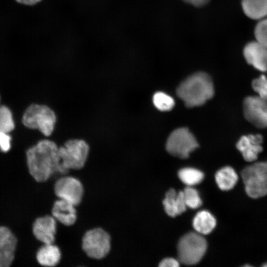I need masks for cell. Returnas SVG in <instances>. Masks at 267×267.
Wrapping results in <instances>:
<instances>
[{"label": "cell", "mask_w": 267, "mask_h": 267, "mask_svg": "<svg viewBox=\"0 0 267 267\" xmlns=\"http://www.w3.org/2000/svg\"><path fill=\"white\" fill-rule=\"evenodd\" d=\"M59 144L52 137H42L26 151L29 174L37 182L56 180L66 175L61 166Z\"/></svg>", "instance_id": "cell-1"}, {"label": "cell", "mask_w": 267, "mask_h": 267, "mask_svg": "<svg viewBox=\"0 0 267 267\" xmlns=\"http://www.w3.org/2000/svg\"><path fill=\"white\" fill-rule=\"evenodd\" d=\"M177 93L187 107L200 106L213 96L214 85L208 74L198 72L181 82L177 89Z\"/></svg>", "instance_id": "cell-2"}, {"label": "cell", "mask_w": 267, "mask_h": 267, "mask_svg": "<svg viewBox=\"0 0 267 267\" xmlns=\"http://www.w3.org/2000/svg\"><path fill=\"white\" fill-rule=\"evenodd\" d=\"M58 122L56 111L45 102H34L29 104L22 118V123L26 128L37 131L46 137L53 135Z\"/></svg>", "instance_id": "cell-3"}, {"label": "cell", "mask_w": 267, "mask_h": 267, "mask_svg": "<svg viewBox=\"0 0 267 267\" xmlns=\"http://www.w3.org/2000/svg\"><path fill=\"white\" fill-rule=\"evenodd\" d=\"M61 166L66 175L82 169L91 151V144L85 137L72 136L59 144Z\"/></svg>", "instance_id": "cell-4"}, {"label": "cell", "mask_w": 267, "mask_h": 267, "mask_svg": "<svg viewBox=\"0 0 267 267\" xmlns=\"http://www.w3.org/2000/svg\"><path fill=\"white\" fill-rule=\"evenodd\" d=\"M245 193L252 199L267 195V163L254 162L245 167L241 172Z\"/></svg>", "instance_id": "cell-5"}, {"label": "cell", "mask_w": 267, "mask_h": 267, "mask_svg": "<svg viewBox=\"0 0 267 267\" xmlns=\"http://www.w3.org/2000/svg\"><path fill=\"white\" fill-rule=\"evenodd\" d=\"M112 238L110 234L101 227L87 230L82 238V248L88 257L95 260L105 258L110 253Z\"/></svg>", "instance_id": "cell-6"}, {"label": "cell", "mask_w": 267, "mask_h": 267, "mask_svg": "<svg viewBox=\"0 0 267 267\" xmlns=\"http://www.w3.org/2000/svg\"><path fill=\"white\" fill-rule=\"evenodd\" d=\"M178 260L185 265L197 264L204 256L207 243L202 234L190 232L179 239L178 244Z\"/></svg>", "instance_id": "cell-7"}, {"label": "cell", "mask_w": 267, "mask_h": 267, "mask_svg": "<svg viewBox=\"0 0 267 267\" xmlns=\"http://www.w3.org/2000/svg\"><path fill=\"white\" fill-rule=\"evenodd\" d=\"M54 192L58 199L66 200L77 207L84 198L85 188L79 178L68 174L55 180Z\"/></svg>", "instance_id": "cell-8"}, {"label": "cell", "mask_w": 267, "mask_h": 267, "mask_svg": "<svg viewBox=\"0 0 267 267\" xmlns=\"http://www.w3.org/2000/svg\"><path fill=\"white\" fill-rule=\"evenodd\" d=\"M198 147V143L195 137L185 128H178L172 132L166 145L169 153L182 159L187 158Z\"/></svg>", "instance_id": "cell-9"}, {"label": "cell", "mask_w": 267, "mask_h": 267, "mask_svg": "<svg viewBox=\"0 0 267 267\" xmlns=\"http://www.w3.org/2000/svg\"><path fill=\"white\" fill-rule=\"evenodd\" d=\"M244 115L259 128L267 127V101L259 96L246 97L243 104Z\"/></svg>", "instance_id": "cell-10"}, {"label": "cell", "mask_w": 267, "mask_h": 267, "mask_svg": "<svg viewBox=\"0 0 267 267\" xmlns=\"http://www.w3.org/2000/svg\"><path fill=\"white\" fill-rule=\"evenodd\" d=\"M57 222L51 214L37 217L32 225V234L42 244L54 243Z\"/></svg>", "instance_id": "cell-11"}, {"label": "cell", "mask_w": 267, "mask_h": 267, "mask_svg": "<svg viewBox=\"0 0 267 267\" xmlns=\"http://www.w3.org/2000/svg\"><path fill=\"white\" fill-rule=\"evenodd\" d=\"M263 136L260 134L243 135L239 139L236 146L246 161L253 162L263 151Z\"/></svg>", "instance_id": "cell-12"}, {"label": "cell", "mask_w": 267, "mask_h": 267, "mask_svg": "<svg viewBox=\"0 0 267 267\" xmlns=\"http://www.w3.org/2000/svg\"><path fill=\"white\" fill-rule=\"evenodd\" d=\"M247 62L262 72L267 71V47L257 41L248 43L243 50Z\"/></svg>", "instance_id": "cell-13"}, {"label": "cell", "mask_w": 267, "mask_h": 267, "mask_svg": "<svg viewBox=\"0 0 267 267\" xmlns=\"http://www.w3.org/2000/svg\"><path fill=\"white\" fill-rule=\"evenodd\" d=\"M17 239L10 230L0 226V267H9L14 259Z\"/></svg>", "instance_id": "cell-14"}, {"label": "cell", "mask_w": 267, "mask_h": 267, "mask_svg": "<svg viewBox=\"0 0 267 267\" xmlns=\"http://www.w3.org/2000/svg\"><path fill=\"white\" fill-rule=\"evenodd\" d=\"M51 215L60 223L65 226L75 223L78 218L77 207L63 199H56L53 205Z\"/></svg>", "instance_id": "cell-15"}, {"label": "cell", "mask_w": 267, "mask_h": 267, "mask_svg": "<svg viewBox=\"0 0 267 267\" xmlns=\"http://www.w3.org/2000/svg\"><path fill=\"white\" fill-rule=\"evenodd\" d=\"M61 258V250L55 243L42 244L36 254L37 263L43 267H57Z\"/></svg>", "instance_id": "cell-16"}, {"label": "cell", "mask_w": 267, "mask_h": 267, "mask_svg": "<svg viewBox=\"0 0 267 267\" xmlns=\"http://www.w3.org/2000/svg\"><path fill=\"white\" fill-rule=\"evenodd\" d=\"M215 181L222 191H229L237 184L239 175L234 168L226 166L219 169L215 174Z\"/></svg>", "instance_id": "cell-17"}, {"label": "cell", "mask_w": 267, "mask_h": 267, "mask_svg": "<svg viewBox=\"0 0 267 267\" xmlns=\"http://www.w3.org/2000/svg\"><path fill=\"white\" fill-rule=\"evenodd\" d=\"M192 224L197 232L202 235H207L215 229L217 225V220L210 212L202 210L195 216Z\"/></svg>", "instance_id": "cell-18"}, {"label": "cell", "mask_w": 267, "mask_h": 267, "mask_svg": "<svg viewBox=\"0 0 267 267\" xmlns=\"http://www.w3.org/2000/svg\"><path fill=\"white\" fill-rule=\"evenodd\" d=\"M242 7L249 18L261 20L267 16V0H242Z\"/></svg>", "instance_id": "cell-19"}, {"label": "cell", "mask_w": 267, "mask_h": 267, "mask_svg": "<svg viewBox=\"0 0 267 267\" xmlns=\"http://www.w3.org/2000/svg\"><path fill=\"white\" fill-rule=\"evenodd\" d=\"M180 180L188 186H192L200 183L204 177L203 173L193 168H184L178 173Z\"/></svg>", "instance_id": "cell-20"}, {"label": "cell", "mask_w": 267, "mask_h": 267, "mask_svg": "<svg viewBox=\"0 0 267 267\" xmlns=\"http://www.w3.org/2000/svg\"><path fill=\"white\" fill-rule=\"evenodd\" d=\"M153 102L154 106L162 111H169L175 105L174 99L170 95L161 91L157 92L154 94Z\"/></svg>", "instance_id": "cell-21"}, {"label": "cell", "mask_w": 267, "mask_h": 267, "mask_svg": "<svg viewBox=\"0 0 267 267\" xmlns=\"http://www.w3.org/2000/svg\"><path fill=\"white\" fill-rule=\"evenodd\" d=\"M15 126L12 114L6 106L0 105V132L10 133Z\"/></svg>", "instance_id": "cell-22"}, {"label": "cell", "mask_w": 267, "mask_h": 267, "mask_svg": "<svg viewBox=\"0 0 267 267\" xmlns=\"http://www.w3.org/2000/svg\"><path fill=\"white\" fill-rule=\"evenodd\" d=\"M182 191L187 207L196 209L202 205L201 199L196 189L187 186Z\"/></svg>", "instance_id": "cell-23"}, {"label": "cell", "mask_w": 267, "mask_h": 267, "mask_svg": "<svg viewBox=\"0 0 267 267\" xmlns=\"http://www.w3.org/2000/svg\"><path fill=\"white\" fill-rule=\"evenodd\" d=\"M177 193L172 188L168 190L163 201V204L166 213L171 217L177 216L176 209V197Z\"/></svg>", "instance_id": "cell-24"}, {"label": "cell", "mask_w": 267, "mask_h": 267, "mask_svg": "<svg viewBox=\"0 0 267 267\" xmlns=\"http://www.w3.org/2000/svg\"><path fill=\"white\" fill-rule=\"evenodd\" d=\"M252 86L258 96L267 101V78L262 75L254 79L252 83Z\"/></svg>", "instance_id": "cell-25"}, {"label": "cell", "mask_w": 267, "mask_h": 267, "mask_svg": "<svg viewBox=\"0 0 267 267\" xmlns=\"http://www.w3.org/2000/svg\"><path fill=\"white\" fill-rule=\"evenodd\" d=\"M256 41L267 47V18L261 20L256 25L255 29Z\"/></svg>", "instance_id": "cell-26"}, {"label": "cell", "mask_w": 267, "mask_h": 267, "mask_svg": "<svg viewBox=\"0 0 267 267\" xmlns=\"http://www.w3.org/2000/svg\"><path fill=\"white\" fill-rule=\"evenodd\" d=\"M11 138L9 133L0 132V150L6 152L11 147Z\"/></svg>", "instance_id": "cell-27"}, {"label": "cell", "mask_w": 267, "mask_h": 267, "mask_svg": "<svg viewBox=\"0 0 267 267\" xmlns=\"http://www.w3.org/2000/svg\"><path fill=\"white\" fill-rule=\"evenodd\" d=\"M187 206L184 199L182 191L177 193L176 197V209L177 215H180L186 211Z\"/></svg>", "instance_id": "cell-28"}, {"label": "cell", "mask_w": 267, "mask_h": 267, "mask_svg": "<svg viewBox=\"0 0 267 267\" xmlns=\"http://www.w3.org/2000/svg\"><path fill=\"white\" fill-rule=\"evenodd\" d=\"M179 266V261L172 258H167L163 259L159 265L160 267H178Z\"/></svg>", "instance_id": "cell-29"}, {"label": "cell", "mask_w": 267, "mask_h": 267, "mask_svg": "<svg viewBox=\"0 0 267 267\" xmlns=\"http://www.w3.org/2000/svg\"><path fill=\"white\" fill-rule=\"evenodd\" d=\"M184 2L195 7H200L206 5L210 0H182Z\"/></svg>", "instance_id": "cell-30"}, {"label": "cell", "mask_w": 267, "mask_h": 267, "mask_svg": "<svg viewBox=\"0 0 267 267\" xmlns=\"http://www.w3.org/2000/svg\"><path fill=\"white\" fill-rule=\"evenodd\" d=\"M18 2L28 5H34L42 0H16Z\"/></svg>", "instance_id": "cell-31"}, {"label": "cell", "mask_w": 267, "mask_h": 267, "mask_svg": "<svg viewBox=\"0 0 267 267\" xmlns=\"http://www.w3.org/2000/svg\"><path fill=\"white\" fill-rule=\"evenodd\" d=\"M262 266L264 267H267V262L263 264Z\"/></svg>", "instance_id": "cell-32"}]
</instances>
